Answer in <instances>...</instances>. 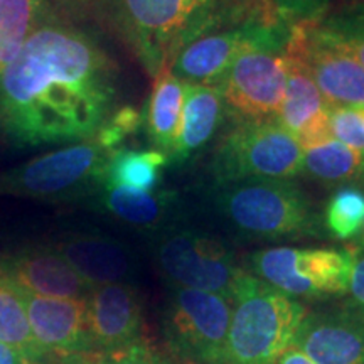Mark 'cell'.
<instances>
[{
    "instance_id": "obj_12",
    "label": "cell",
    "mask_w": 364,
    "mask_h": 364,
    "mask_svg": "<svg viewBox=\"0 0 364 364\" xmlns=\"http://www.w3.org/2000/svg\"><path fill=\"white\" fill-rule=\"evenodd\" d=\"M287 21L279 24H248L196 39L177 54L171 73L184 83L218 85L233 61L252 48L285 46L290 36Z\"/></svg>"
},
{
    "instance_id": "obj_22",
    "label": "cell",
    "mask_w": 364,
    "mask_h": 364,
    "mask_svg": "<svg viewBox=\"0 0 364 364\" xmlns=\"http://www.w3.org/2000/svg\"><path fill=\"white\" fill-rule=\"evenodd\" d=\"M0 343L16 349L27 361L44 364L48 356L36 343L27 316L24 290L0 267Z\"/></svg>"
},
{
    "instance_id": "obj_1",
    "label": "cell",
    "mask_w": 364,
    "mask_h": 364,
    "mask_svg": "<svg viewBox=\"0 0 364 364\" xmlns=\"http://www.w3.org/2000/svg\"><path fill=\"white\" fill-rule=\"evenodd\" d=\"M117 97L110 54L53 17L0 71V130L26 147L91 139L115 112Z\"/></svg>"
},
{
    "instance_id": "obj_9",
    "label": "cell",
    "mask_w": 364,
    "mask_h": 364,
    "mask_svg": "<svg viewBox=\"0 0 364 364\" xmlns=\"http://www.w3.org/2000/svg\"><path fill=\"white\" fill-rule=\"evenodd\" d=\"M230 321V299L172 287L162 317L171 356L188 364H223Z\"/></svg>"
},
{
    "instance_id": "obj_4",
    "label": "cell",
    "mask_w": 364,
    "mask_h": 364,
    "mask_svg": "<svg viewBox=\"0 0 364 364\" xmlns=\"http://www.w3.org/2000/svg\"><path fill=\"white\" fill-rule=\"evenodd\" d=\"M218 213L253 240H297L321 235V218L309 196L289 179H248L220 186Z\"/></svg>"
},
{
    "instance_id": "obj_11",
    "label": "cell",
    "mask_w": 364,
    "mask_h": 364,
    "mask_svg": "<svg viewBox=\"0 0 364 364\" xmlns=\"http://www.w3.org/2000/svg\"><path fill=\"white\" fill-rule=\"evenodd\" d=\"M285 83V46H263L241 53L215 86L241 120H277Z\"/></svg>"
},
{
    "instance_id": "obj_35",
    "label": "cell",
    "mask_w": 364,
    "mask_h": 364,
    "mask_svg": "<svg viewBox=\"0 0 364 364\" xmlns=\"http://www.w3.org/2000/svg\"><path fill=\"white\" fill-rule=\"evenodd\" d=\"M48 2L51 7L56 6L63 11H81L91 0H48Z\"/></svg>"
},
{
    "instance_id": "obj_7",
    "label": "cell",
    "mask_w": 364,
    "mask_h": 364,
    "mask_svg": "<svg viewBox=\"0 0 364 364\" xmlns=\"http://www.w3.org/2000/svg\"><path fill=\"white\" fill-rule=\"evenodd\" d=\"M248 267L252 275L290 297L327 300L349 292L354 252L277 247L255 252Z\"/></svg>"
},
{
    "instance_id": "obj_24",
    "label": "cell",
    "mask_w": 364,
    "mask_h": 364,
    "mask_svg": "<svg viewBox=\"0 0 364 364\" xmlns=\"http://www.w3.org/2000/svg\"><path fill=\"white\" fill-rule=\"evenodd\" d=\"M53 17L48 0H0V71L19 54L26 39Z\"/></svg>"
},
{
    "instance_id": "obj_36",
    "label": "cell",
    "mask_w": 364,
    "mask_h": 364,
    "mask_svg": "<svg viewBox=\"0 0 364 364\" xmlns=\"http://www.w3.org/2000/svg\"><path fill=\"white\" fill-rule=\"evenodd\" d=\"M344 14H346V16L353 17L354 21L361 22V24L364 26V2H363V4H358L356 7L349 9V11H348V12H344Z\"/></svg>"
},
{
    "instance_id": "obj_33",
    "label": "cell",
    "mask_w": 364,
    "mask_h": 364,
    "mask_svg": "<svg viewBox=\"0 0 364 364\" xmlns=\"http://www.w3.org/2000/svg\"><path fill=\"white\" fill-rule=\"evenodd\" d=\"M0 364H33L31 361L16 351V349L9 348L7 344L0 343Z\"/></svg>"
},
{
    "instance_id": "obj_10",
    "label": "cell",
    "mask_w": 364,
    "mask_h": 364,
    "mask_svg": "<svg viewBox=\"0 0 364 364\" xmlns=\"http://www.w3.org/2000/svg\"><path fill=\"white\" fill-rule=\"evenodd\" d=\"M285 49L306 65L331 108H364L363 66L318 19L290 27Z\"/></svg>"
},
{
    "instance_id": "obj_17",
    "label": "cell",
    "mask_w": 364,
    "mask_h": 364,
    "mask_svg": "<svg viewBox=\"0 0 364 364\" xmlns=\"http://www.w3.org/2000/svg\"><path fill=\"white\" fill-rule=\"evenodd\" d=\"M91 287L129 284L135 277L136 262L122 241L103 235H73L54 247Z\"/></svg>"
},
{
    "instance_id": "obj_2",
    "label": "cell",
    "mask_w": 364,
    "mask_h": 364,
    "mask_svg": "<svg viewBox=\"0 0 364 364\" xmlns=\"http://www.w3.org/2000/svg\"><path fill=\"white\" fill-rule=\"evenodd\" d=\"M108 14L152 80L196 39L241 26L285 21L272 0H108Z\"/></svg>"
},
{
    "instance_id": "obj_27",
    "label": "cell",
    "mask_w": 364,
    "mask_h": 364,
    "mask_svg": "<svg viewBox=\"0 0 364 364\" xmlns=\"http://www.w3.org/2000/svg\"><path fill=\"white\" fill-rule=\"evenodd\" d=\"M144 124V115L136 108L127 107L118 108L107 118V122L100 127L97 132V142L102 145L103 149H107L108 152H115L122 144L125 142V139L132 134H135Z\"/></svg>"
},
{
    "instance_id": "obj_30",
    "label": "cell",
    "mask_w": 364,
    "mask_h": 364,
    "mask_svg": "<svg viewBox=\"0 0 364 364\" xmlns=\"http://www.w3.org/2000/svg\"><path fill=\"white\" fill-rule=\"evenodd\" d=\"M322 26L356 58V61L364 70V26L354 21L353 17L339 14L329 19H318Z\"/></svg>"
},
{
    "instance_id": "obj_3",
    "label": "cell",
    "mask_w": 364,
    "mask_h": 364,
    "mask_svg": "<svg viewBox=\"0 0 364 364\" xmlns=\"http://www.w3.org/2000/svg\"><path fill=\"white\" fill-rule=\"evenodd\" d=\"M309 309L241 270L231 292V321L223 364H279Z\"/></svg>"
},
{
    "instance_id": "obj_28",
    "label": "cell",
    "mask_w": 364,
    "mask_h": 364,
    "mask_svg": "<svg viewBox=\"0 0 364 364\" xmlns=\"http://www.w3.org/2000/svg\"><path fill=\"white\" fill-rule=\"evenodd\" d=\"M331 130L334 140L356 150L364 157V117L356 108H331Z\"/></svg>"
},
{
    "instance_id": "obj_37",
    "label": "cell",
    "mask_w": 364,
    "mask_h": 364,
    "mask_svg": "<svg viewBox=\"0 0 364 364\" xmlns=\"http://www.w3.org/2000/svg\"><path fill=\"white\" fill-rule=\"evenodd\" d=\"M359 112H361V113H363V117H364V108H361V110H359Z\"/></svg>"
},
{
    "instance_id": "obj_34",
    "label": "cell",
    "mask_w": 364,
    "mask_h": 364,
    "mask_svg": "<svg viewBox=\"0 0 364 364\" xmlns=\"http://www.w3.org/2000/svg\"><path fill=\"white\" fill-rule=\"evenodd\" d=\"M279 364H316V363H314L312 359H309L304 353H300L297 348L290 346V348L282 354Z\"/></svg>"
},
{
    "instance_id": "obj_32",
    "label": "cell",
    "mask_w": 364,
    "mask_h": 364,
    "mask_svg": "<svg viewBox=\"0 0 364 364\" xmlns=\"http://www.w3.org/2000/svg\"><path fill=\"white\" fill-rule=\"evenodd\" d=\"M349 294H351V302L364 314V253H354Z\"/></svg>"
},
{
    "instance_id": "obj_26",
    "label": "cell",
    "mask_w": 364,
    "mask_h": 364,
    "mask_svg": "<svg viewBox=\"0 0 364 364\" xmlns=\"http://www.w3.org/2000/svg\"><path fill=\"white\" fill-rule=\"evenodd\" d=\"M326 230L338 240H353L364 228V193L343 188L332 194L324 211Z\"/></svg>"
},
{
    "instance_id": "obj_31",
    "label": "cell",
    "mask_w": 364,
    "mask_h": 364,
    "mask_svg": "<svg viewBox=\"0 0 364 364\" xmlns=\"http://www.w3.org/2000/svg\"><path fill=\"white\" fill-rule=\"evenodd\" d=\"M272 2L287 22L292 19L299 22L314 21L327 6V0H272Z\"/></svg>"
},
{
    "instance_id": "obj_8",
    "label": "cell",
    "mask_w": 364,
    "mask_h": 364,
    "mask_svg": "<svg viewBox=\"0 0 364 364\" xmlns=\"http://www.w3.org/2000/svg\"><path fill=\"white\" fill-rule=\"evenodd\" d=\"M154 255L159 270L172 287L201 290L231 300L241 268L235 253L218 236L198 228L171 226L159 231Z\"/></svg>"
},
{
    "instance_id": "obj_23",
    "label": "cell",
    "mask_w": 364,
    "mask_h": 364,
    "mask_svg": "<svg viewBox=\"0 0 364 364\" xmlns=\"http://www.w3.org/2000/svg\"><path fill=\"white\" fill-rule=\"evenodd\" d=\"M169 164L167 154L157 149H117L105 167L103 188L156 191L161 182L162 169Z\"/></svg>"
},
{
    "instance_id": "obj_15",
    "label": "cell",
    "mask_w": 364,
    "mask_h": 364,
    "mask_svg": "<svg viewBox=\"0 0 364 364\" xmlns=\"http://www.w3.org/2000/svg\"><path fill=\"white\" fill-rule=\"evenodd\" d=\"M91 344L98 354L144 341V307L139 292L130 284L93 287L86 299Z\"/></svg>"
},
{
    "instance_id": "obj_18",
    "label": "cell",
    "mask_w": 364,
    "mask_h": 364,
    "mask_svg": "<svg viewBox=\"0 0 364 364\" xmlns=\"http://www.w3.org/2000/svg\"><path fill=\"white\" fill-rule=\"evenodd\" d=\"M2 268L22 290L41 297L88 299L93 290L54 248L29 250Z\"/></svg>"
},
{
    "instance_id": "obj_14",
    "label": "cell",
    "mask_w": 364,
    "mask_h": 364,
    "mask_svg": "<svg viewBox=\"0 0 364 364\" xmlns=\"http://www.w3.org/2000/svg\"><path fill=\"white\" fill-rule=\"evenodd\" d=\"M24 299L36 343L49 359H85L95 353L86 299L41 297L26 290Z\"/></svg>"
},
{
    "instance_id": "obj_21",
    "label": "cell",
    "mask_w": 364,
    "mask_h": 364,
    "mask_svg": "<svg viewBox=\"0 0 364 364\" xmlns=\"http://www.w3.org/2000/svg\"><path fill=\"white\" fill-rule=\"evenodd\" d=\"M184 81L177 80L169 68L154 80V90L145 107L144 124L150 142L157 150L169 154L174 149L182 124L184 108Z\"/></svg>"
},
{
    "instance_id": "obj_29",
    "label": "cell",
    "mask_w": 364,
    "mask_h": 364,
    "mask_svg": "<svg viewBox=\"0 0 364 364\" xmlns=\"http://www.w3.org/2000/svg\"><path fill=\"white\" fill-rule=\"evenodd\" d=\"M91 361H93L91 364H188L174 356H166L152 348L145 339L118 351L98 354V356H93Z\"/></svg>"
},
{
    "instance_id": "obj_20",
    "label": "cell",
    "mask_w": 364,
    "mask_h": 364,
    "mask_svg": "<svg viewBox=\"0 0 364 364\" xmlns=\"http://www.w3.org/2000/svg\"><path fill=\"white\" fill-rule=\"evenodd\" d=\"M225 112L226 105L218 86L186 83L181 132L169 162L181 166L199 152L220 129Z\"/></svg>"
},
{
    "instance_id": "obj_13",
    "label": "cell",
    "mask_w": 364,
    "mask_h": 364,
    "mask_svg": "<svg viewBox=\"0 0 364 364\" xmlns=\"http://www.w3.org/2000/svg\"><path fill=\"white\" fill-rule=\"evenodd\" d=\"M292 346L316 364H364V314L353 302L309 311Z\"/></svg>"
},
{
    "instance_id": "obj_5",
    "label": "cell",
    "mask_w": 364,
    "mask_h": 364,
    "mask_svg": "<svg viewBox=\"0 0 364 364\" xmlns=\"http://www.w3.org/2000/svg\"><path fill=\"white\" fill-rule=\"evenodd\" d=\"M304 149L277 120H240L211 161L216 188L248 179H292L302 172Z\"/></svg>"
},
{
    "instance_id": "obj_25",
    "label": "cell",
    "mask_w": 364,
    "mask_h": 364,
    "mask_svg": "<svg viewBox=\"0 0 364 364\" xmlns=\"http://www.w3.org/2000/svg\"><path fill=\"white\" fill-rule=\"evenodd\" d=\"M302 172L327 184L348 182L364 172V157L338 140H332L304 150Z\"/></svg>"
},
{
    "instance_id": "obj_16",
    "label": "cell",
    "mask_w": 364,
    "mask_h": 364,
    "mask_svg": "<svg viewBox=\"0 0 364 364\" xmlns=\"http://www.w3.org/2000/svg\"><path fill=\"white\" fill-rule=\"evenodd\" d=\"M287 83L277 122L304 150L334 140L331 130V107L314 83L299 56L285 49Z\"/></svg>"
},
{
    "instance_id": "obj_19",
    "label": "cell",
    "mask_w": 364,
    "mask_h": 364,
    "mask_svg": "<svg viewBox=\"0 0 364 364\" xmlns=\"http://www.w3.org/2000/svg\"><path fill=\"white\" fill-rule=\"evenodd\" d=\"M103 211L136 230L162 231L174 226L181 213L179 194L174 191H136L103 188L98 193Z\"/></svg>"
},
{
    "instance_id": "obj_6",
    "label": "cell",
    "mask_w": 364,
    "mask_h": 364,
    "mask_svg": "<svg viewBox=\"0 0 364 364\" xmlns=\"http://www.w3.org/2000/svg\"><path fill=\"white\" fill-rule=\"evenodd\" d=\"M112 152L97 140L68 145L0 174V194L70 201L100 193Z\"/></svg>"
}]
</instances>
